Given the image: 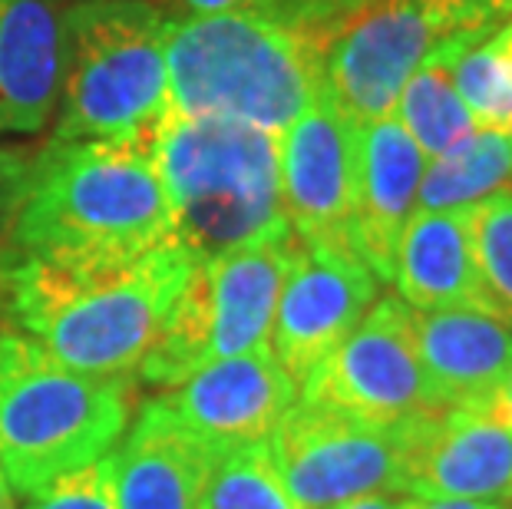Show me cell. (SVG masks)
I'll use <instances>...</instances> for the list:
<instances>
[{
    "instance_id": "obj_38",
    "label": "cell",
    "mask_w": 512,
    "mask_h": 509,
    "mask_svg": "<svg viewBox=\"0 0 512 509\" xmlns=\"http://www.w3.org/2000/svg\"><path fill=\"white\" fill-rule=\"evenodd\" d=\"M73 4H76V0H73Z\"/></svg>"
},
{
    "instance_id": "obj_36",
    "label": "cell",
    "mask_w": 512,
    "mask_h": 509,
    "mask_svg": "<svg viewBox=\"0 0 512 509\" xmlns=\"http://www.w3.org/2000/svg\"><path fill=\"white\" fill-rule=\"evenodd\" d=\"M499 509H512V500H506L503 506H499Z\"/></svg>"
},
{
    "instance_id": "obj_2",
    "label": "cell",
    "mask_w": 512,
    "mask_h": 509,
    "mask_svg": "<svg viewBox=\"0 0 512 509\" xmlns=\"http://www.w3.org/2000/svg\"><path fill=\"white\" fill-rule=\"evenodd\" d=\"M192 265L182 242L90 275L0 252V314L73 371L129 377L166 328Z\"/></svg>"
},
{
    "instance_id": "obj_10",
    "label": "cell",
    "mask_w": 512,
    "mask_h": 509,
    "mask_svg": "<svg viewBox=\"0 0 512 509\" xmlns=\"http://www.w3.org/2000/svg\"><path fill=\"white\" fill-rule=\"evenodd\" d=\"M446 37L410 0H367L331 30L324 90L354 126L394 116L403 83Z\"/></svg>"
},
{
    "instance_id": "obj_4",
    "label": "cell",
    "mask_w": 512,
    "mask_h": 509,
    "mask_svg": "<svg viewBox=\"0 0 512 509\" xmlns=\"http://www.w3.org/2000/svg\"><path fill=\"white\" fill-rule=\"evenodd\" d=\"M129 377H96L57 361L24 331H0V476L40 496L103 460L129 427Z\"/></svg>"
},
{
    "instance_id": "obj_33",
    "label": "cell",
    "mask_w": 512,
    "mask_h": 509,
    "mask_svg": "<svg viewBox=\"0 0 512 509\" xmlns=\"http://www.w3.org/2000/svg\"><path fill=\"white\" fill-rule=\"evenodd\" d=\"M0 509H17L14 493H10V486L4 483V476H0Z\"/></svg>"
},
{
    "instance_id": "obj_19",
    "label": "cell",
    "mask_w": 512,
    "mask_h": 509,
    "mask_svg": "<svg viewBox=\"0 0 512 509\" xmlns=\"http://www.w3.org/2000/svg\"><path fill=\"white\" fill-rule=\"evenodd\" d=\"M390 285L413 311H489L470 242V209L413 212L400 235Z\"/></svg>"
},
{
    "instance_id": "obj_3",
    "label": "cell",
    "mask_w": 512,
    "mask_h": 509,
    "mask_svg": "<svg viewBox=\"0 0 512 509\" xmlns=\"http://www.w3.org/2000/svg\"><path fill=\"white\" fill-rule=\"evenodd\" d=\"M331 30L255 14L169 17V113L225 116L281 136L324 90Z\"/></svg>"
},
{
    "instance_id": "obj_9",
    "label": "cell",
    "mask_w": 512,
    "mask_h": 509,
    "mask_svg": "<svg viewBox=\"0 0 512 509\" xmlns=\"http://www.w3.org/2000/svg\"><path fill=\"white\" fill-rule=\"evenodd\" d=\"M301 400L344 414L400 424L440 410L413 338V308L397 295L377 298L361 324L324 357L301 387Z\"/></svg>"
},
{
    "instance_id": "obj_34",
    "label": "cell",
    "mask_w": 512,
    "mask_h": 509,
    "mask_svg": "<svg viewBox=\"0 0 512 509\" xmlns=\"http://www.w3.org/2000/svg\"><path fill=\"white\" fill-rule=\"evenodd\" d=\"M506 30H509V37H512V14L506 17Z\"/></svg>"
},
{
    "instance_id": "obj_14",
    "label": "cell",
    "mask_w": 512,
    "mask_h": 509,
    "mask_svg": "<svg viewBox=\"0 0 512 509\" xmlns=\"http://www.w3.org/2000/svg\"><path fill=\"white\" fill-rule=\"evenodd\" d=\"M176 417L212 450L268 440L298 400V384L271 348L215 361L162 397Z\"/></svg>"
},
{
    "instance_id": "obj_31",
    "label": "cell",
    "mask_w": 512,
    "mask_h": 509,
    "mask_svg": "<svg viewBox=\"0 0 512 509\" xmlns=\"http://www.w3.org/2000/svg\"><path fill=\"white\" fill-rule=\"evenodd\" d=\"M486 410H489V414H493V417L503 420V424L512 430V374L506 377V384L499 387V394L493 397V404H489Z\"/></svg>"
},
{
    "instance_id": "obj_22",
    "label": "cell",
    "mask_w": 512,
    "mask_h": 509,
    "mask_svg": "<svg viewBox=\"0 0 512 509\" xmlns=\"http://www.w3.org/2000/svg\"><path fill=\"white\" fill-rule=\"evenodd\" d=\"M202 509H301L281 483L268 440L219 450L205 480Z\"/></svg>"
},
{
    "instance_id": "obj_35",
    "label": "cell",
    "mask_w": 512,
    "mask_h": 509,
    "mask_svg": "<svg viewBox=\"0 0 512 509\" xmlns=\"http://www.w3.org/2000/svg\"><path fill=\"white\" fill-rule=\"evenodd\" d=\"M506 136H509V146H512V123H509V129H506Z\"/></svg>"
},
{
    "instance_id": "obj_8",
    "label": "cell",
    "mask_w": 512,
    "mask_h": 509,
    "mask_svg": "<svg viewBox=\"0 0 512 509\" xmlns=\"http://www.w3.org/2000/svg\"><path fill=\"white\" fill-rule=\"evenodd\" d=\"M407 420L374 424L298 397L268 437L271 460L301 509H334L361 496L403 493Z\"/></svg>"
},
{
    "instance_id": "obj_11",
    "label": "cell",
    "mask_w": 512,
    "mask_h": 509,
    "mask_svg": "<svg viewBox=\"0 0 512 509\" xmlns=\"http://www.w3.org/2000/svg\"><path fill=\"white\" fill-rule=\"evenodd\" d=\"M281 209L304 245L354 252L357 126L328 90L278 136Z\"/></svg>"
},
{
    "instance_id": "obj_18",
    "label": "cell",
    "mask_w": 512,
    "mask_h": 509,
    "mask_svg": "<svg viewBox=\"0 0 512 509\" xmlns=\"http://www.w3.org/2000/svg\"><path fill=\"white\" fill-rule=\"evenodd\" d=\"M60 0H0V133H43L60 106L63 30Z\"/></svg>"
},
{
    "instance_id": "obj_12",
    "label": "cell",
    "mask_w": 512,
    "mask_h": 509,
    "mask_svg": "<svg viewBox=\"0 0 512 509\" xmlns=\"http://www.w3.org/2000/svg\"><path fill=\"white\" fill-rule=\"evenodd\" d=\"M377 291L380 281L361 255L304 245L298 238L271 324V354L294 384L308 381L314 367L361 324Z\"/></svg>"
},
{
    "instance_id": "obj_30",
    "label": "cell",
    "mask_w": 512,
    "mask_h": 509,
    "mask_svg": "<svg viewBox=\"0 0 512 509\" xmlns=\"http://www.w3.org/2000/svg\"><path fill=\"white\" fill-rule=\"evenodd\" d=\"M334 509H403V496L400 493H374V496H361V500L341 503Z\"/></svg>"
},
{
    "instance_id": "obj_13",
    "label": "cell",
    "mask_w": 512,
    "mask_h": 509,
    "mask_svg": "<svg viewBox=\"0 0 512 509\" xmlns=\"http://www.w3.org/2000/svg\"><path fill=\"white\" fill-rule=\"evenodd\" d=\"M403 430V493L423 500H512V430L489 410H427Z\"/></svg>"
},
{
    "instance_id": "obj_23",
    "label": "cell",
    "mask_w": 512,
    "mask_h": 509,
    "mask_svg": "<svg viewBox=\"0 0 512 509\" xmlns=\"http://www.w3.org/2000/svg\"><path fill=\"white\" fill-rule=\"evenodd\" d=\"M453 86L476 126L509 129L512 123V37L506 24L470 43L453 60Z\"/></svg>"
},
{
    "instance_id": "obj_32",
    "label": "cell",
    "mask_w": 512,
    "mask_h": 509,
    "mask_svg": "<svg viewBox=\"0 0 512 509\" xmlns=\"http://www.w3.org/2000/svg\"><path fill=\"white\" fill-rule=\"evenodd\" d=\"M361 4H367V0H318L321 7V17L328 20V24L334 27L337 20H341L344 14H351V10H357Z\"/></svg>"
},
{
    "instance_id": "obj_17",
    "label": "cell",
    "mask_w": 512,
    "mask_h": 509,
    "mask_svg": "<svg viewBox=\"0 0 512 509\" xmlns=\"http://www.w3.org/2000/svg\"><path fill=\"white\" fill-rule=\"evenodd\" d=\"M413 338L440 407L486 410L512 374V328L483 308L413 311Z\"/></svg>"
},
{
    "instance_id": "obj_21",
    "label": "cell",
    "mask_w": 512,
    "mask_h": 509,
    "mask_svg": "<svg viewBox=\"0 0 512 509\" xmlns=\"http://www.w3.org/2000/svg\"><path fill=\"white\" fill-rule=\"evenodd\" d=\"M512 186V146L506 129L476 126L463 143L427 159L417 212H453L489 199Z\"/></svg>"
},
{
    "instance_id": "obj_29",
    "label": "cell",
    "mask_w": 512,
    "mask_h": 509,
    "mask_svg": "<svg viewBox=\"0 0 512 509\" xmlns=\"http://www.w3.org/2000/svg\"><path fill=\"white\" fill-rule=\"evenodd\" d=\"M503 503H483V500H423V496H410L403 500V509H499Z\"/></svg>"
},
{
    "instance_id": "obj_27",
    "label": "cell",
    "mask_w": 512,
    "mask_h": 509,
    "mask_svg": "<svg viewBox=\"0 0 512 509\" xmlns=\"http://www.w3.org/2000/svg\"><path fill=\"white\" fill-rule=\"evenodd\" d=\"M185 14H255V17H275L291 20V24H311L334 30L321 17L318 0H176Z\"/></svg>"
},
{
    "instance_id": "obj_6",
    "label": "cell",
    "mask_w": 512,
    "mask_h": 509,
    "mask_svg": "<svg viewBox=\"0 0 512 509\" xmlns=\"http://www.w3.org/2000/svg\"><path fill=\"white\" fill-rule=\"evenodd\" d=\"M169 17L146 0H76L63 14L57 143L146 139L169 110Z\"/></svg>"
},
{
    "instance_id": "obj_7",
    "label": "cell",
    "mask_w": 512,
    "mask_h": 509,
    "mask_svg": "<svg viewBox=\"0 0 512 509\" xmlns=\"http://www.w3.org/2000/svg\"><path fill=\"white\" fill-rule=\"evenodd\" d=\"M298 235L255 238L192 265L166 328L139 364V377L176 387L215 361L271 348V324Z\"/></svg>"
},
{
    "instance_id": "obj_24",
    "label": "cell",
    "mask_w": 512,
    "mask_h": 509,
    "mask_svg": "<svg viewBox=\"0 0 512 509\" xmlns=\"http://www.w3.org/2000/svg\"><path fill=\"white\" fill-rule=\"evenodd\" d=\"M470 242L486 305L512 328V186L470 205Z\"/></svg>"
},
{
    "instance_id": "obj_20",
    "label": "cell",
    "mask_w": 512,
    "mask_h": 509,
    "mask_svg": "<svg viewBox=\"0 0 512 509\" xmlns=\"http://www.w3.org/2000/svg\"><path fill=\"white\" fill-rule=\"evenodd\" d=\"M483 37L489 34H450L440 40L397 96V123L407 129V136L427 159L443 156L476 129V119L453 86V60Z\"/></svg>"
},
{
    "instance_id": "obj_26",
    "label": "cell",
    "mask_w": 512,
    "mask_h": 509,
    "mask_svg": "<svg viewBox=\"0 0 512 509\" xmlns=\"http://www.w3.org/2000/svg\"><path fill=\"white\" fill-rule=\"evenodd\" d=\"M443 34H493L512 14V0H410Z\"/></svg>"
},
{
    "instance_id": "obj_1",
    "label": "cell",
    "mask_w": 512,
    "mask_h": 509,
    "mask_svg": "<svg viewBox=\"0 0 512 509\" xmlns=\"http://www.w3.org/2000/svg\"><path fill=\"white\" fill-rule=\"evenodd\" d=\"M4 252L63 272H113L176 242L146 139L53 143L30 159Z\"/></svg>"
},
{
    "instance_id": "obj_37",
    "label": "cell",
    "mask_w": 512,
    "mask_h": 509,
    "mask_svg": "<svg viewBox=\"0 0 512 509\" xmlns=\"http://www.w3.org/2000/svg\"><path fill=\"white\" fill-rule=\"evenodd\" d=\"M0 331H4V328H0Z\"/></svg>"
},
{
    "instance_id": "obj_5",
    "label": "cell",
    "mask_w": 512,
    "mask_h": 509,
    "mask_svg": "<svg viewBox=\"0 0 512 509\" xmlns=\"http://www.w3.org/2000/svg\"><path fill=\"white\" fill-rule=\"evenodd\" d=\"M146 149L166 186L176 242L195 262L288 232L278 182V136L225 116L169 113Z\"/></svg>"
},
{
    "instance_id": "obj_16",
    "label": "cell",
    "mask_w": 512,
    "mask_h": 509,
    "mask_svg": "<svg viewBox=\"0 0 512 509\" xmlns=\"http://www.w3.org/2000/svg\"><path fill=\"white\" fill-rule=\"evenodd\" d=\"M427 156L397 123V116L357 126L354 248L377 281L394 278L400 235L417 212Z\"/></svg>"
},
{
    "instance_id": "obj_25",
    "label": "cell",
    "mask_w": 512,
    "mask_h": 509,
    "mask_svg": "<svg viewBox=\"0 0 512 509\" xmlns=\"http://www.w3.org/2000/svg\"><path fill=\"white\" fill-rule=\"evenodd\" d=\"M27 509H119L113 490L110 457L90 463V467L63 476L47 486Z\"/></svg>"
},
{
    "instance_id": "obj_28",
    "label": "cell",
    "mask_w": 512,
    "mask_h": 509,
    "mask_svg": "<svg viewBox=\"0 0 512 509\" xmlns=\"http://www.w3.org/2000/svg\"><path fill=\"white\" fill-rule=\"evenodd\" d=\"M30 159L34 156L20 153V149L0 146V229H4L7 219L17 209L20 192H24V182H27V172H30Z\"/></svg>"
},
{
    "instance_id": "obj_15",
    "label": "cell",
    "mask_w": 512,
    "mask_h": 509,
    "mask_svg": "<svg viewBox=\"0 0 512 509\" xmlns=\"http://www.w3.org/2000/svg\"><path fill=\"white\" fill-rule=\"evenodd\" d=\"M215 453L166 400H149L126 440L106 453L119 509H202Z\"/></svg>"
}]
</instances>
